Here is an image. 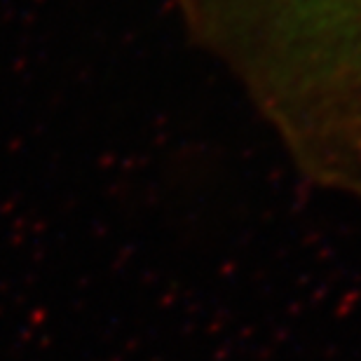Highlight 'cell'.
Returning <instances> with one entry per match:
<instances>
[{
  "mask_svg": "<svg viewBox=\"0 0 361 361\" xmlns=\"http://www.w3.org/2000/svg\"><path fill=\"white\" fill-rule=\"evenodd\" d=\"M302 174L361 188V0H180Z\"/></svg>",
  "mask_w": 361,
  "mask_h": 361,
  "instance_id": "cell-1",
  "label": "cell"
}]
</instances>
